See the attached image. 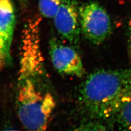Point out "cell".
<instances>
[{"label":"cell","mask_w":131,"mask_h":131,"mask_svg":"<svg viewBox=\"0 0 131 131\" xmlns=\"http://www.w3.org/2000/svg\"><path fill=\"white\" fill-rule=\"evenodd\" d=\"M62 0H39V9L45 18H54Z\"/></svg>","instance_id":"cell-8"},{"label":"cell","mask_w":131,"mask_h":131,"mask_svg":"<svg viewBox=\"0 0 131 131\" xmlns=\"http://www.w3.org/2000/svg\"><path fill=\"white\" fill-rule=\"evenodd\" d=\"M131 98V69H100L87 77L79 89V100L91 116L114 118Z\"/></svg>","instance_id":"cell-2"},{"label":"cell","mask_w":131,"mask_h":131,"mask_svg":"<svg viewBox=\"0 0 131 131\" xmlns=\"http://www.w3.org/2000/svg\"><path fill=\"white\" fill-rule=\"evenodd\" d=\"M128 43H129V53L131 57V21L129 24V39H128Z\"/></svg>","instance_id":"cell-10"},{"label":"cell","mask_w":131,"mask_h":131,"mask_svg":"<svg viewBox=\"0 0 131 131\" xmlns=\"http://www.w3.org/2000/svg\"><path fill=\"white\" fill-rule=\"evenodd\" d=\"M49 54L54 68L61 74L77 78L84 75L83 61L73 47L52 38L49 42Z\"/></svg>","instance_id":"cell-4"},{"label":"cell","mask_w":131,"mask_h":131,"mask_svg":"<svg viewBox=\"0 0 131 131\" xmlns=\"http://www.w3.org/2000/svg\"><path fill=\"white\" fill-rule=\"evenodd\" d=\"M39 25V20H31L23 31L16 106L25 128L42 131L47 129L56 103L43 84L44 59Z\"/></svg>","instance_id":"cell-1"},{"label":"cell","mask_w":131,"mask_h":131,"mask_svg":"<svg viewBox=\"0 0 131 131\" xmlns=\"http://www.w3.org/2000/svg\"><path fill=\"white\" fill-rule=\"evenodd\" d=\"M79 8L75 0H62L53 18L59 35L71 44H77L79 40L81 29Z\"/></svg>","instance_id":"cell-5"},{"label":"cell","mask_w":131,"mask_h":131,"mask_svg":"<svg viewBox=\"0 0 131 131\" xmlns=\"http://www.w3.org/2000/svg\"><path fill=\"white\" fill-rule=\"evenodd\" d=\"M114 118L121 129L131 130V98L121 106Z\"/></svg>","instance_id":"cell-7"},{"label":"cell","mask_w":131,"mask_h":131,"mask_svg":"<svg viewBox=\"0 0 131 131\" xmlns=\"http://www.w3.org/2000/svg\"><path fill=\"white\" fill-rule=\"evenodd\" d=\"M81 32L95 45L103 43L112 31L111 20L107 12L95 1L83 4L79 8Z\"/></svg>","instance_id":"cell-3"},{"label":"cell","mask_w":131,"mask_h":131,"mask_svg":"<svg viewBox=\"0 0 131 131\" xmlns=\"http://www.w3.org/2000/svg\"><path fill=\"white\" fill-rule=\"evenodd\" d=\"M9 52L10 50L8 49L5 39L0 33V67L4 64L9 56Z\"/></svg>","instance_id":"cell-9"},{"label":"cell","mask_w":131,"mask_h":131,"mask_svg":"<svg viewBox=\"0 0 131 131\" xmlns=\"http://www.w3.org/2000/svg\"><path fill=\"white\" fill-rule=\"evenodd\" d=\"M15 24L14 8L10 0H0V33L10 50Z\"/></svg>","instance_id":"cell-6"}]
</instances>
